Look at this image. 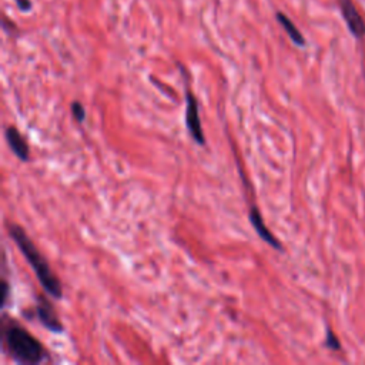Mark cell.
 <instances>
[{
    "label": "cell",
    "mask_w": 365,
    "mask_h": 365,
    "mask_svg": "<svg viewBox=\"0 0 365 365\" xmlns=\"http://www.w3.org/2000/svg\"><path fill=\"white\" fill-rule=\"evenodd\" d=\"M9 235L34 271L40 285L54 299H61L63 298V285L58 277L53 272L50 268L47 259L43 257L37 245L33 242V240L27 235L24 228L19 224H10L9 225Z\"/></svg>",
    "instance_id": "6da1fadb"
},
{
    "label": "cell",
    "mask_w": 365,
    "mask_h": 365,
    "mask_svg": "<svg viewBox=\"0 0 365 365\" xmlns=\"http://www.w3.org/2000/svg\"><path fill=\"white\" fill-rule=\"evenodd\" d=\"M3 346L11 359L20 365H37L47 358L43 344L14 319L3 324Z\"/></svg>",
    "instance_id": "7a4b0ae2"
},
{
    "label": "cell",
    "mask_w": 365,
    "mask_h": 365,
    "mask_svg": "<svg viewBox=\"0 0 365 365\" xmlns=\"http://www.w3.org/2000/svg\"><path fill=\"white\" fill-rule=\"evenodd\" d=\"M23 315L29 319L36 317L40 321V324L53 334H61L64 329L53 304L44 295H38L36 298L34 308L31 311H24Z\"/></svg>",
    "instance_id": "3957f363"
},
{
    "label": "cell",
    "mask_w": 365,
    "mask_h": 365,
    "mask_svg": "<svg viewBox=\"0 0 365 365\" xmlns=\"http://www.w3.org/2000/svg\"><path fill=\"white\" fill-rule=\"evenodd\" d=\"M185 127L195 144L205 145V135L201 125L198 101L194 91L188 86L185 87Z\"/></svg>",
    "instance_id": "277c9868"
},
{
    "label": "cell",
    "mask_w": 365,
    "mask_h": 365,
    "mask_svg": "<svg viewBox=\"0 0 365 365\" xmlns=\"http://www.w3.org/2000/svg\"><path fill=\"white\" fill-rule=\"evenodd\" d=\"M338 6L349 33L355 38H362L365 36V20L359 14L355 3L352 0H338Z\"/></svg>",
    "instance_id": "5b68a950"
},
{
    "label": "cell",
    "mask_w": 365,
    "mask_h": 365,
    "mask_svg": "<svg viewBox=\"0 0 365 365\" xmlns=\"http://www.w3.org/2000/svg\"><path fill=\"white\" fill-rule=\"evenodd\" d=\"M248 220H250V224L252 225V228L255 230V232L258 234V237L264 242H267L268 245H271L272 248H275L278 251L284 250V247L279 242V240L268 230V227H267V224H265V221L262 218V214H261L259 208L255 204H252L250 207V210H248Z\"/></svg>",
    "instance_id": "8992f818"
},
{
    "label": "cell",
    "mask_w": 365,
    "mask_h": 365,
    "mask_svg": "<svg viewBox=\"0 0 365 365\" xmlns=\"http://www.w3.org/2000/svg\"><path fill=\"white\" fill-rule=\"evenodd\" d=\"M4 137H6V141H7L11 153L20 161L27 163L30 160V148H29L26 138L20 134V131L13 125H7L6 131H4Z\"/></svg>",
    "instance_id": "52a82bcc"
},
{
    "label": "cell",
    "mask_w": 365,
    "mask_h": 365,
    "mask_svg": "<svg viewBox=\"0 0 365 365\" xmlns=\"http://www.w3.org/2000/svg\"><path fill=\"white\" fill-rule=\"evenodd\" d=\"M277 20L278 23L282 26V29L285 30V33L288 34V37L291 38V41L299 47L305 46V38L302 36V33L297 29V26L291 21V19L288 16H285L284 13H277Z\"/></svg>",
    "instance_id": "ba28073f"
},
{
    "label": "cell",
    "mask_w": 365,
    "mask_h": 365,
    "mask_svg": "<svg viewBox=\"0 0 365 365\" xmlns=\"http://www.w3.org/2000/svg\"><path fill=\"white\" fill-rule=\"evenodd\" d=\"M70 110H71L73 117H74L78 123H83V121H84V118H86V108H84V106H83L80 101H73L71 106H70Z\"/></svg>",
    "instance_id": "9c48e42d"
},
{
    "label": "cell",
    "mask_w": 365,
    "mask_h": 365,
    "mask_svg": "<svg viewBox=\"0 0 365 365\" xmlns=\"http://www.w3.org/2000/svg\"><path fill=\"white\" fill-rule=\"evenodd\" d=\"M325 346L332 349V351H338L341 348V344H339V339L338 336L334 334V331L331 328L327 329V336H325Z\"/></svg>",
    "instance_id": "30bf717a"
},
{
    "label": "cell",
    "mask_w": 365,
    "mask_h": 365,
    "mask_svg": "<svg viewBox=\"0 0 365 365\" xmlns=\"http://www.w3.org/2000/svg\"><path fill=\"white\" fill-rule=\"evenodd\" d=\"M9 298V284L6 281H3V307L6 305Z\"/></svg>",
    "instance_id": "8fae6325"
}]
</instances>
